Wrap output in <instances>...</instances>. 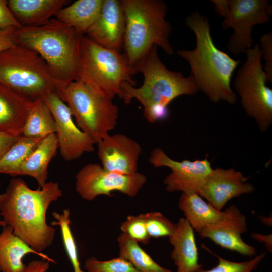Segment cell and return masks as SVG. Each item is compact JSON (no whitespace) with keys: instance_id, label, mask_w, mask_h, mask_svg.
<instances>
[{"instance_id":"obj_1","label":"cell","mask_w":272,"mask_h":272,"mask_svg":"<svg viewBox=\"0 0 272 272\" xmlns=\"http://www.w3.org/2000/svg\"><path fill=\"white\" fill-rule=\"evenodd\" d=\"M62 195L57 182H47L43 187L33 190L22 179L14 178L0 194V216L16 235L42 253L52 244L56 232L47 223V210Z\"/></svg>"},{"instance_id":"obj_2","label":"cell","mask_w":272,"mask_h":272,"mask_svg":"<svg viewBox=\"0 0 272 272\" xmlns=\"http://www.w3.org/2000/svg\"><path fill=\"white\" fill-rule=\"evenodd\" d=\"M185 24L194 33L196 46L192 50H179L177 54L189 63L191 75L198 91L214 103L234 104L237 94L231 86L233 72L241 63L219 49L211 35L207 17L196 11L187 16Z\"/></svg>"},{"instance_id":"obj_3","label":"cell","mask_w":272,"mask_h":272,"mask_svg":"<svg viewBox=\"0 0 272 272\" xmlns=\"http://www.w3.org/2000/svg\"><path fill=\"white\" fill-rule=\"evenodd\" d=\"M134 68L143 75L142 85L137 88L128 83L123 84L119 97L126 104L133 99L139 101L144 108V116L150 123L165 118L168 115V106L176 98L194 95L198 92L191 75L185 77L181 72L166 67L155 45Z\"/></svg>"},{"instance_id":"obj_4","label":"cell","mask_w":272,"mask_h":272,"mask_svg":"<svg viewBox=\"0 0 272 272\" xmlns=\"http://www.w3.org/2000/svg\"><path fill=\"white\" fill-rule=\"evenodd\" d=\"M83 34L52 18L40 25L14 31L16 44L36 52L47 63L59 84L79 79Z\"/></svg>"},{"instance_id":"obj_5","label":"cell","mask_w":272,"mask_h":272,"mask_svg":"<svg viewBox=\"0 0 272 272\" xmlns=\"http://www.w3.org/2000/svg\"><path fill=\"white\" fill-rule=\"evenodd\" d=\"M120 2L125 21L123 49L132 67L154 45L160 47L169 55L173 54L169 40L172 27L165 20L167 6L164 1L122 0Z\"/></svg>"},{"instance_id":"obj_6","label":"cell","mask_w":272,"mask_h":272,"mask_svg":"<svg viewBox=\"0 0 272 272\" xmlns=\"http://www.w3.org/2000/svg\"><path fill=\"white\" fill-rule=\"evenodd\" d=\"M56 93L69 107L77 126L97 144L117 124L118 109L113 99L77 80L59 84Z\"/></svg>"},{"instance_id":"obj_7","label":"cell","mask_w":272,"mask_h":272,"mask_svg":"<svg viewBox=\"0 0 272 272\" xmlns=\"http://www.w3.org/2000/svg\"><path fill=\"white\" fill-rule=\"evenodd\" d=\"M0 83L32 101L56 92L59 84L36 52L18 44L0 52Z\"/></svg>"},{"instance_id":"obj_8","label":"cell","mask_w":272,"mask_h":272,"mask_svg":"<svg viewBox=\"0 0 272 272\" xmlns=\"http://www.w3.org/2000/svg\"><path fill=\"white\" fill-rule=\"evenodd\" d=\"M135 70L124 54L104 47L87 36H83L80 49L79 79L112 99L119 97L123 84L135 86Z\"/></svg>"},{"instance_id":"obj_9","label":"cell","mask_w":272,"mask_h":272,"mask_svg":"<svg viewBox=\"0 0 272 272\" xmlns=\"http://www.w3.org/2000/svg\"><path fill=\"white\" fill-rule=\"evenodd\" d=\"M246 54V60L235 76L234 87L247 115L265 132L272 124V90L266 85L268 79L261 63L259 45L255 44Z\"/></svg>"},{"instance_id":"obj_10","label":"cell","mask_w":272,"mask_h":272,"mask_svg":"<svg viewBox=\"0 0 272 272\" xmlns=\"http://www.w3.org/2000/svg\"><path fill=\"white\" fill-rule=\"evenodd\" d=\"M75 189L83 199L93 201L99 195L112 196L118 191L130 197L135 196L147 181V177L138 172L122 175L107 171L98 163H89L76 174Z\"/></svg>"},{"instance_id":"obj_11","label":"cell","mask_w":272,"mask_h":272,"mask_svg":"<svg viewBox=\"0 0 272 272\" xmlns=\"http://www.w3.org/2000/svg\"><path fill=\"white\" fill-rule=\"evenodd\" d=\"M272 7L267 0H230V10L222 23L223 30L232 28L227 48L237 55L252 48V29L255 25L270 21Z\"/></svg>"},{"instance_id":"obj_12","label":"cell","mask_w":272,"mask_h":272,"mask_svg":"<svg viewBox=\"0 0 272 272\" xmlns=\"http://www.w3.org/2000/svg\"><path fill=\"white\" fill-rule=\"evenodd\" d=\"M149 161L155 167H167L171 169V173L164 180L166 189L171 192L197 193L213 169L207 158L194 161H176L160 148L151 151Z\"/></svg>"},{"instance_id":"obj_13","label":"cell","mask_w":272,"mask_h":272,"mask_svg":"<svg viewBox=\"0 0 272 272\" xmlns=\"http://www.w3.org/2000/svg\"><path fill=\"white\" fill-rule=\"evenodd\" d=\"M42 98L54 118L55 134L62 157L71 161L85 153L93 152L96 143L77 126L69 107L56 92L49 93Z\"/></svg>"},{"instance_id":"obj_14","label":"cell","mask_w":272,"mask_h":272,"mask_svg":"<svg viewBox=\"0 0 272 272\" xmlns=\"http://www.w3.org/2000/svg\"><path fill=\"white\" fill-rule=\"evenodd\" d=\"M247 230L246 216L232 205L223 210V215L219 220L206 226L198 233L201 238H208L224 249L245 256H253L256 254V248L242 238Z\"/></svg>"},{"instance_id":"obj_15","label":"cell","mask_w":272,"mask_h":272,"mask_svg":"<svg viewBox=\"0 0 272 272\" xmlns=\"http://www.w3.org/2000/svg\"><path fill=\"white\" fill-rule=\"evenodd\" d=\"M249 177L234 169H212L197 193L209 203L222 211L231 199L255 190Z\"/></svg>"},{"instance_id":"obj_16","label":"cell","mask_w":272,"mask_h":272,"mask_svg":"<svg viewBox=\"0 0 272 272\" xmlns=\"http://www.w3.org/2000/svg\"><path fill=\"white\" fill-rule=\"evenodd\" d=\"M97 144L98 156L104 169L122 175L138 172L142 148L135 140L122 134H109Z\"/></svg>"},{"instance_id":"obj_17","label":"cell","mask_w":272,"mask_h":272,"mask_svg":"<svg viewBox=\"0 0 272 272\" xmlns=\"http://www.w3.org/2000/svg\"><path fill=\"white\" fill-rule=\"evenodd\" d=\"M125 21L120 1L103 0L100 14L85 35L99 45L121 52Z\"/></svg>"},{"instance_id":"obj_18","label":"cell","mask_w":272,"mask_h":272,"mask_svg":"<svg viewBox=\"0 0 272 272\" xmlns=\"http://www.w3.org/2000/svg\"><path fill=\"white\" fill-rule=\"evenodd\" d=\"M194 230L184 218L176 224L174 232L168 238L173 247L171 258L176 272H196L202 268L199 263L198 250Z\"/></svg>"},{"instance_id":"obj_19","label":"cell","mask_w":272,"mask_h":272,"mask_svg":"<svg viewBox=\"0 0 272 272\" xmlns=\"http://www.w3.org/2000/svg\"><path fill=\"white\" fill-rule=\"evenodd\" d=\"M33 102L0 83V131L22 135Z\"/></svg>"},{"instance_id":"obj_20","label":"cell","mask_w":272,"mask_h":272,"mask_svg":"<svg viewBox=\"0 0 272 272\" xmlns=\"http://www.w3.org/2000/svg\"><path fill=\"white\" fill-rule=\"evenodd\" d=\"M34 254L43 259L56 263L45 254L38 252L16 235L13 229L6 225L0 232V271L24 272L26 265L23 259L26 255Z\"/></svg>"},{"instance_id":"obj_21","label":"cell","mask_w":272,"mask_h":272,"mask_svg":"<svg viewBox=\"0 0 272 272\" xmlns=\"http://www.w3.org/2000/svg\"><path fill=\"white\" fill-rule=\"evenodd\" d=\"M8 6L22 26L41 25L67 6V0H9Z\"/></svg>"},{"instance_id":"obj_22","label":"cell","mask_w":272,"mask_h":272,"mask_svg":"<svg viewBox=\"0 0 272 272\" xmlns=\"http://www.w3.org/2000/svg\"><path fill=\"white\" fill-rule=\"evenodd\" d=\"M59 148L55 133L44 138L16 171L15 176H28L34 178L39 188L47 182L48 165Z\"/></svg>"},{"instance_id":"obj_23","label":"cell","mask_w":272,"mask_h":272,"mask_svg":"<svg viewBox=\"0 0 272 272\" xmlns=\"http://www.w3.org/2000/svg\"><path fill=\"white\" fill-rule=\"evenodd\" d=\"M178 207L183 212L184 218L197 233L217 222L223 215V210H217L195 192L182 193Z\"/></svg>"},{"instance_id":"obj_24","label":"cell","mask_w":272,"mask_h":272,"mask_svg":"<svg viewBox=\"0 0 272 272\" xmlns=\"http://www.w3.org/2000/svg\"><path fill=\"white\" fill-rule=\"evenodd\" d=\"M103 0H78L61 9L55 18L85 35L97 20Z\"/></svg>"},{"instance_id":"obj_25","label":"cell","mask_w":272,"mask_h":272,"mask_svg":"<svg viewBox=\"0 0 272 272\" xmlns=\"http://www.w3.org/2000/svg\"><path fill=\"white\" fill-rule=\"evenodd\" d=\"M53 115L42 98L33 102L23 126L22 135L29 138H45L55 133Z\"/></svg>"},{"instance_id":"obj_26","label":"cell","mask_w":272,"mask_h":272,"mask_svg":"<svg viewBox=\"0 0 272 272\" xmlns=\"http://www.w3.org/2000/svg\"><path fill=\"white\" fill-rule=\"evenodd\" d=\"M119 256L129 262L140 272H172L158 264L127 235L121 233L117 237Z\"/></svg>"},{"instance_id":"obj_27","label":"cell","mask_w":272,"mask_h":272,"mask_svg":"<svg viewBox=\"0 0 272 272\" xmlns=\"http://www.w3.org/2000/svg\"><path fill=\"white\" fill-rule=\"evenodd\" d=\"M43 138L19 135L0 159V174L15 176L18 168L37 147Z\"/></svg>"},{"instance_id":"obj_28","label":"cell","mask_w":272,"mask_h":272,"mask_svg":"<svg viewBox=\"0 0 272 272\" xmlns=\"http://www.w3.org/2000/svg\"><path fill=\"white\" fill-rule=\"evenodd\" d=\"M52 215L55 220L51 225L60 227L63 244L74 272H84L81 267L77 245L71 229L70 210L65 209L61 213L54 211Z\"/></svg>"},{"instance_id":"obj_29","label":"cell","mask_w":272,"mask_h":272,"mask_svg":"<svg viewBox=\"0 0 272 272\" xmlns=\"http://www.w3.org/2000/svg\"><path fill=\"white\" fill-rule=\"evenodd\" d=\"M205 248L217 257L218 262L211 269L205 270L201 268L196 272H253L266 256V253L263 252L249 260L242 262H235L220 257L206 246Z\"/></svg>"},{"instance_id":"obj_30","label":"cell","mask_w":272,"mask_h":272,"mask_svg":"<svg viewBox=\"0 0 272 272\" xmlns=\"http://www.w3.org/2000/svg\"><path fill=\"white\" fill-rule=\"evenodd\" d=\"M147 232L150 238L169 237L174 232L176 224L159 212L143 214Z\"/></svg>"},{"instance_id":"obj_31","label":"cell","mask_w":272,"mask_h":272,"mask_svg":"<svg viewBox=\"0 0 272 272\" xmlns=\"http://www.w3.org/2000/svg\"><path fill=\"white\" fill-rule=\"evenodd\" d=\"M84 268L87 272H140L129 262L120 256L105 261L90 257L86 260Z\"/></svg>"},{"instance_id":"obj_32","label":"cell","mask_w":272,"mask_h":272,"mask_svg":"<svg viewBox=\"0 0 272 272\" xmlns=\"http://www.w3.org/2000/svg\"><path fill=\"white\" fill-rule=\"evenodd\" d=\"M122 233L138 243L147 244L151 239L146 227L143 214L129 215L120 226Z\"/></svg>"},{"instance_id":"obj_33","label":"cell","mask_w":272,"mask_h":272,"mask_svg":"<svg viewBox=\"0 0 272 272\" xmlns=\"http://www.w3.org/2000/svg\"><path fill=\"white\" fill-rule=\"evenodd\" d=\"M260 48L265 61L263 70L268 81L272 83V32L264 34L260 39Z\"/></svg>"},{"instance_id":"obj_34","label":"cell","mask_w":272,"mask_h":272,"mask_svg":"<svg viewBox=\"0 0 272 272\" xmlns=\"http://www.w3.org/2000/svg\"><path fill=\"white\" fill-rule=\"evenodd\" d=\"M21 26L10 9L7 1L0 0V29H16Z\"/></svg>"},{"instance_id":"obj_35","label":"cell","mask_w":272,"mask_h":272,"mask_svg":"<svg viewBox=\"0 0 272 272\" xmlns=\"http://www.w3.org/2000/svg\"><path fill=\"white\" fill-rule=\"evenodd\" d=\"M15 29H0V52L16 45L14 37Z\"/></svg>"},{"instance_id":"obj_36","label":"cell","mask_w":272,"mask_h":272,"mask_svg":"<svg viewBox=\"0 0 272 272\" xmlns=\"http://www.w3.org/2000/svg\"><path fill=\"white\" fill-rule=\"evenodd\" d=\"M19 136L0 131V159L16 141Z\"/></svg>"},{"instance_id":"obj_37","label":"cell","mask_w":272,"mask_h":272,"mask_svg":"<svg viewBox=\"0 0 272 272\" xmlns=\"http://www.w3.org/2000/svg\"><path fill=\"white\" fill-rule=\"evenodd\" d=\"M50 262L44 260H34L26 265L24 272H47L49 268Z\"/></svg>"},{"instance_id":"obj_38","label":"cell","mask_w":272,"mask_h":272,"mask_svg":"<svg viewBox=\"0 0 272 272\" xmlns=\"http://www.w3.org/2000/svg\"><path fill=\"white\" fill-rule=\"evenodd\" d=\"M215 10L219 16L226 17L230 10V0H212Z\"/></svg>"},{"instance_id":"obj_39","label":"cell","mask_w":272,"mask_h":272,"mask_svg":"<svg viewBox=\"0 0 272 272\" xmlns=\"http://www.w3.org/2000/svg\"><path fill=\"white\" fill-rule=\"evenodd\" d=\"M252 238L257 241V242L263 243L267 249V250L271 253L272 252V235L263 234L252 232L250 234Z\"/></svg>"},{"instance_id":"obj_40","label":"cell","mask_w":272,"mask_h":272,"mask_svg":"<svg viewBox=\"0 0 272 272\" xmlns=\"http://www.w3.org/2000/svg\"><path fill=\"white\" fill-rule=\"evenodd\" d=\"M260 221L264 225L268 227L272 226V216L271 214L268 216L263 215L259 216L258 217Z\"/></svg>"},{"instance_id":"obj_41","label":"cell","mask_w":272,"mask_h":272,"mask_svg":"<svg viewBox=\"0 0 272 272\" xmlns=\"http://www.w3.org/2000/svg\"><path fill=\"white\" fill-rule=\"evenodd\" d=\"M6 225H7L6 223L5 222V221L3 219L1 218V216H0V226L3 227Z\"/></svg>"}]
</instances>
